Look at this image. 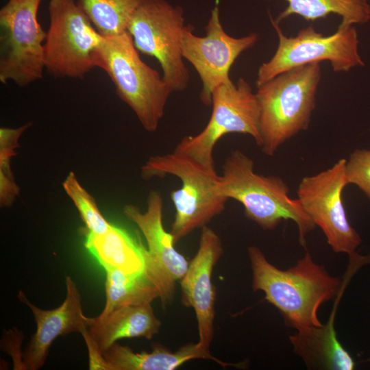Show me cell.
<instances>
[{
	"instance_id": "obj_1",
	"label": "cell",
	"mask_w": 370,
	"mask_h": 370,
	"mask_svg": "<svg viewBox=\"0 0 370 370\" xmlns=\"http://www.w3.org/2000/svg\"><path fill=\"white\" fill-rule=\"evenodd\" d=\"M248 256L253 291L264 293L265 299L278 309L287 325L297 331L322 325L318 309L337 296L343 282L330 275L308 252L287 270L270 263L258 247H249Z\"/></svg>"
},
{
	"instance_id": "obj_2",
	"label": "cell",
	"mask_w": 370,
	"mask_h": 370,
	"mask_svg": "<svg viewBox=\"0 0 370 370\" xmlns=\"http://www.w3.org/2000/svg\"><path fill=\"white\" fill-rule=\"evenodd\" d=\"M219 188L227 199L241 203L245 216L264 230L274 229L282 220L293 221L303 246L306 234L315 227L298 199L289 197L284 180L256 173L253 160L240 150L232 151L226 158Z\"/></svg>"
},
{
	"instance_id": "obj_3",
	"label": "cell",
	"mask_w": 370,
	"mask_h": 370,
	"mask_svg": "<svg viewBox=\"0 0 370 370\" xmlns=\"http://www.w3.org/2000/svg\"><path fill=\"white\" fill-rule=\"evenodd\" d=\"M321 73L319 63L284 72L257 87L262 151L272 156L286 141L308 129Z\"/></svg>"
},
{
	"instance_id": "obj_4",
	"label": "cell",
	"mask_w": 370,
	"mask_h": 370,
	"mask_svg": "<svg viewBox=\"0 0 370 370\" xmlns=\"http://www.w3.org/2000/svg\"><path fill=\"white\" fill-rule=\"evenodd\" d=\"M145 179L172 175L182 185L171 193L175 214L170 233L175 243L221 214L227 200L219 188L220 175L193 158L173 151L150 157L141 169Z\"/></svg>"
},
{
	"instance_id": "obj_5",
	"label": "cell",
	"mask_w": 370,
	"mask_h": 370,
	"mask_svg": "<svg viewBox=\"0 0 370 370\" xmlns=\"http://www.w3.org/2000/svg\"><path fill=\"white\" fill-rule=\"evenodd\" d=\"M99 68L108 73L118 96L132 109L143 127L155 132L173 92L162 76L141 60L127 31L103 36Z\"/></svg>"
},
{
	"instance_id": "obj_6",
	"label": "cell",
	"mask_w": 370,
	"mask_h": 370,
	"mask_svg": "<svg viewBox=\"0 0 370 370\" xmlns=\"http://www.w3.org/2000/svg\"><path fill=\"white\" fill-rule=\"evenodd\" d=\"M45 69L56 77H84L99 67L103 36L74 0H50Z\"/></svg>"
},
{
	"instance_id": "obj_7",
	"label": "cell",
	"mask_w": 370,
	"mask_h": 370,
	"mask_svg": "<svg viewBox=\"0 0 370 370\" xmlns=\"http://www.w3.org/2000/svg\"><path fill=\"white\" fill-rule=\"evenodd\" d=\"M186 27L180 6L166 0H144L127 27L136 49L158 61L172 92L185 90L190 82L182 48Z\"/></svg>"
},
{
	"instance_id": "obj_8",
	"label": "cell",
	"mask_w": 370,
	"mask_h": 370,
	"mask_svg": "<svg viewBox=\"0 0 370 370\" xmlns=\"http://www.w3.org/2000/svg\"><path fill=\"white\" fill-rule=\"evenodd\" d=\"M211 106V116L204 129L197 135L184 136L175 151L214 168V148L226 134H248L260 147V106L256 94L245 79L239 78L236 84L218 86L212 93Z\"/></svg>"
},
{
	"instance_id": "obj_9",
	"label": "cell",
	"mask_w": 370,
	"mask_h": 370,
	"mask_svg": "<svg viewBox=\"0 0 370 370\" xmlns=\"http://www.w3.org/2000/svg\"><path fill=\"white\" fill-rule=\"evenodd\" d=\"M271 22L278 37V45L273 57L260 66L257 87L292 69L321 61H329L336 73L364 65L354 25L338 27L330 36H324L310 26L300 29L295 36L287 37L271 17Z\"/></svg>"
},
{
	"instance_id": "obj_10",
	"label": "cell",
	"mask_w": 370,
	"mask_h": 370,
	"mask_svg": "<svg viewBox=\"0 0 370 370\" xmlns=\"http://www.w3.org/2000/svg\"><path fill=\"white\" fill-rule=\"evenodd\" d=\"M42 0H8L0 10V81L25 86L42 77L47 32L38 21Z\"/></svg>"
},
{
	"instance_id": "obj_11",
	"label": "cell",
	"mask_w": 370,
	"mask_h": 370,
	"mask_svg": "<svg viewBox=\"0 0 370 370\" xmlns=\"http://www.w3.org/2000/svg\"><path fill=\"white\" fill-rule=\"evenodd\" d=\"M347 160L340 159L332 167L306 176L297 188V199L315 225L323 232L336 253L356 254L362 240L348 221L342 193L348 185Z\"/></svg>"
},
{
	"instance_id": "obj_12",
	"label": "cell",
	"mask_w": 370,
	"mask_h": 370,
	"mask_svg": "<svg viewBox=\"0 0 370 370\" xmlns=\"http://www.w3.org/2000/svg\"><path fill=\"white\" fill-rule=\"evenodd\" d=\"M193 29L191 25H187L184 31L182 54L201 81V101L210 106L214 90L221 85L233 83L230 77L231 66L243 51L256 45L259 36L251 33L234 38L227 34L221 23L218 5L211 11L204 36L195 35Z\"/></svg>"
},
{
	"instance_id": "obj_13",
	"label": "cell",
	"mask_w": 370,
	"mask_h": 370,
	"mask_svg": "<svg viewBox=\"0 0 370 370\" xmlns=\"http://www.w3.org/2000/svg\"><path fill=\"white\" fill-rule=\"evenodd\" d=\"M162 210L160 193L152 190L145 212L129 204L124 207L123 213L138 226L146 240L145 273L157 288L159 298L165 306L172 301L176 282L184 277L189 263L175 249L173 236L164 229Z\"/></svg>"
},
{
	"instance_id": "obj_14",
	"label": "cell",
	"mask_w": 370,
	"mask_h": 370,
	"mask_svg": "<svg viewBox=\"0 0 370 370\" xmlns=\"http://www.w3.org/2000/svg\"><path fill=\"white\" fill-rule=\"evenodd\" d=\"M201 229L198 250L180 280L182 301L193 308L197 321V344L209 350L214 335V290L212 283L214 267L223 254L222 242L207 225Z\"/></svg>"
},
{
	"instance_id": "obj_15",
	"label": "cell",
	"mask_w": 370,
	"mask_h": 370,
	"mask_svg": "<svg viewBox=\"0 0 370 370\" xmlns=\"http://www.w3.org/2000/svg\"><path fill=\"white\" fill-rule=\"evenodd\" d=\"M66 295L63 303L56 308L43 310L30 303L20 291L18 298L32 310L36 323V331L23 355L25 369L37 370L45 364L49 349L60 336L73 332L82 333L88 329L92 318L82 310L81 295L70 276L66 277Z\"/></svg>"
},
{
	"instance_id": "obj_16",
	"label": "cell",
	"mask_w": 370,
	"mask_h": 370,
	"mask_svg": "<svg viewBox=\"0 0 370 370\" xmlns=\"http://www.w3.org/2000/svg\"><path fill=\"white\" fill-rule=\"evenodd\" d=\"M161 322L151 304L117 308L103 317L92 318L88 329L82 333L88 347L102 354L118 340L143 337L151 339Z\"/></svg>"
},
{
	"instance_id": "obj_17",
	"label": "cell",
	"mask_w": 370,
	"mask_h": 370,
	"mask_svg": "<svg viewBox=\"0 0 370 370\" xmlns=\"http://www.w3.org/2000/svg\"><path fill=\"white\" fill-rule=\"evenodd\" d=\"M353 273L352 269H347L328 321L319 327L298 331L297 334L289 337L295 352L304 360L308 369L352 370L354 367V361L338 340L334 326L337 305L347 281Z\"/></svg>"
},
{
	"instance_id": "obj_18",
	"label": "cell",
	"mask_w": 370,
	"mask_h": 370,
	"mask_svg": "<svg viewBox=\"0 0 370 370\" xmlns=\"http://www.w3.org/2000/svg\"><path fill=\"white\" fill-rule=\"evenodd\" d=\"M102 356L105 369L108 370H174L193 359L212 360L223 367L229 365L213 356L210 350L197 343H189L171 352L161 345L156 344L151 352H135L128 346L114 343Z\"/></svg>"
},
{
	"instance_id": "obj_19",
	"label": "cell",
	"mask_w": 370,
	"mask_h": 370,
	"mask_svg": "<svg viewBox=\"0 0 370 370\" xmlns=\"http://www.w3.org/2000/svg\"><path fill=\"white\" fill-rule=\"evenodd\" d=\"M85 247L105 270L127 274L145 272L146 249L125 230L112 225L101 234L84 230Z\"/></svg>"
},
{
	"instance_id": "obj_20",
	"label": "cell",
	"mask_w": 370,
	"mask_h": 370,
	"mask_svg": "<svg viewBox=\"0 0 370 370\" xmlns=\"http://www.w3.org/2000/svg\"><path fill=\"white\" fill-rule=\"evenodd\" d=\"M285 1L288 6L274 21L277 24L293 14L299 15L307 21H314L336 14L342 18L338 27L364 24L370 21V5L367 0Z\"/></svg>"
},
{
	"instance_id": "obj_21",
	"label": "cell",
	"mask_w": 370,
	"mask_h": 370,
	"mask_svg": "<svg viewBox=\"0 0 370 370\" xmlns=\"http://www.w3.org/2000/svg\"><path fill=\"white\" fill-rule=\"evenodd\" d=\"M106 272V300L99 317L121 306L151 304L160 297L157 288L145 272L127 274L116 269H108Z\"/></svg>"
},
{
	"instance_id": "obj_22",
	"label": "cell",
	"mask_w": 370,
	"mask_h": 370,
	"mask_svg": "<svg viewBox=\"0 0 370 370\" xmlns=\"http://www.w3.org/2000/svg\"><path fill=\"white\" fill-rule=\"evenodd\" d=\"M144 0H78V5L103 36L127 31L130 22Z\"/></svg>"
},
{
	"instance_id": "obj_23",
	"label": "cell",
	"mask_w": 370,
	"mask_h": 370,
	"mask_svg": "<svg viewBox=\"0 0 370 370\" xmlns=\"http://www.w3.org/2000/svg\"><path fill=\"white\" fill-rule=\"evenodd\" d=\"M63 188L78 210L86 230L101 234L110 229L112 224L101 214L95 199L80 185L74 173L67 175Z\"/></svg>"
},
{
	"instance_id": "obj_24",
	"label": "cell",
	"mask_w": 370,
	"mask_h": 370,
	"mask_svg": "<svg viewBox=\"0 0 370 370\" xmlns=\"http://www.w3.org/2000/svg\"><path fill=\"white\" fill-rule=\"evenodd\" d=\"M27 127V125H24L16 129L3 127L0 130V197L3 207L11 205L18 194L19 189L10 169V159L18 145L19 137Z\"/></svg>"
},
{
	"instance_id": "obj_25",
	"label": "cell",
	"mask_w": 370,
	"mask_h": 370,
	"mask_svg": "<svg viewBox=\"0 0 370 370\" xmlns=\"http://www.w3.org/2000/svg\"><path fill=\"white\" fill-rule=\"evenodd\" d=\"M348 184L358 187L370 199V150L356 149L347 160Z\"/></svg>"
}]
</instances>
